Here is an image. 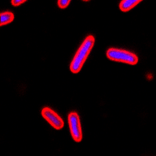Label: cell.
I'll return each mask as SVG.
<instances>
[{
  "label": "cell",
  "mask_w": 156,
  "mask_h": 156,
  "mask_svg": "<svg viewBox=\"0 0 156 156\" xmlns=\"http://www.w3.org/2000/svg\"><path fill=\"white\" fill-rule=\"evenodd\" d=\"M94 41H95V39L94 36L88 35L84 39L83 43L80 44L69 66V69L72 73H78L81 70L83 64L94 47Z\"/></svg>",
  "instance_id": "6da1fadb"
},
{
  "label": "cell",
  "mask_w": 156,
  "mask_h": 156,
  "mask_svg": "<svg viewBox=\"0 0 156 156\" xmlns=\"http://www.w3.org/2000/svg\"><path fill=\"white\" fill-rule=\"evenodd\" d=\"M106 55L110 60L122 63L136 65L138 62V57L136 54L126 50L110 48L107 50Z\"/></svg>",
  "instance_id": "7a4b0ae2"
},
{
  "label": "cell",
  "mask_w": 156,
  "mask_h": 156,
  "mask_svg": "<svg viewBox=\"0 0 156 156\" xmlns=\"http://www.w3.org/2000/svg\"><path fill=\"white\" fill-rule=\"evenodd\" d=\"M68 123L73 140L76 142L81 141L83 139V133L79 115L75 112H70L68 115Z\"/></svg>",
  "instance_id": "3957f363"
},
{
  "label": "cell",
  "mask_w": 156,
  "mask_h": 156,
  "mask_svg": "<svg viewBox=\"0 0 156 156\" xmlns=\"http://www.w3.org/2000/svg\"><path fill=\"white\" fill-rule=\"evenodd\" d=\"M41 115L55 129H61L64 126V122L62 118L53 109L48 107H44L42 108Z\"/></svg>",
  "instance_id": "277c9868"
},
{
  "label": "cell",
  "mask_w": 156,
  "mask_h": 156,
  "mask_svg": "<svg viewBox=\"0 0 156 156\" xmlns=\"http://www.w3.org/2000/svg\"><path fill=\"white\" fill-rule=\"evenodd\" d=\"M140 2L141 0H123L119 3V9L122 12H128Z\"/></svg>",
  "instance_id": "5b68a950"
},
{
  "label": "cell",
  "mask_w": 156,
  "mask_h": 156,
  "mask_svg": "<svg viewBox=\"0 0 156 156\" xmlns=\"http://www.w3.org/2000/svg\"><path fill=\"white\" fill-rule=\"evenodd\" d=\"M0 16H1V23H0L1 26L10 23L14 20V14L12 12H9V11L1 12Z\"/></svg>",
  "instance_id": "8992f818"
},
{
  "label": "cell",
  "mask_w": 156,
  "mask_h": 156,
  "mask_svg": "<svg viewBox=\"0 0 156 156\" xmlns=\"http://www.w3.org/2000/svg\"><path fill=\"white\" fill-rule=\"evenodd\" d=\"M70 2V0H58L57 3H58V7L60 8V9H66L68 5H69Z\"/></svg>",
  "instance_id": "52a82bcc"
},
{
  "label": "cell",
  "mask_w": 156,
  "mask_h": 156,
  "mask_svg": "<svg viewBox=\"0 0 156 156\" xmlns=\"http://www.w3.org/2000/svg\"><path fill=\"white\" fill-rule=\"evenodd\" d=\"M25 2H27V0H12V1H11V4L13 6H18V5H20L21 4L24 3Z\"/></svg>",
  "instance_id": "ba28073f"
}]
</instances>
